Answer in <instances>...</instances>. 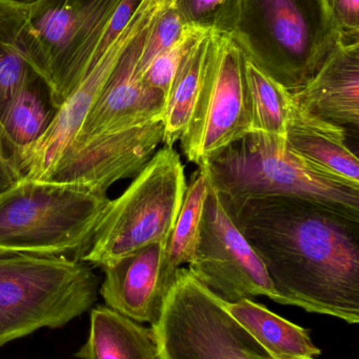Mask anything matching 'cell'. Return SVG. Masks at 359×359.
Listing matches in <instances>:
<instances>
[{"label":"cell","instance_id":"obj_14","mask_svg":"<svg viewBox=\"0 0 359 359\" xmlns=\"http://www.w3.org/2000/svg\"><path fill=\"white\" fill-rule=\"evenodd\" d=\"M293 102L337 126H359V43L339 44Z\"/></svg>","mask_w":359,"mask_h":359},{"label":"cell","instance_id":"obj_9","mask_svg":"<svg viewBox=\"0 0 359 359\" xmlns=\"http://www.w3.org/2000/svg\"><path fill=\"white\" fill-rule=\"evenodd\" d=\"M250 132L244 53L227 34L211 31L197 98L179 139L183 155L198 168L206 166Z\"/></svg>","mask_w":359,"mask_h":359},{"label":"cell","instance_id":"obj_3","mask_svg":"<svg viewBox=\"0 0 359 359\" xmlns=\"http://www.w3.org/2000/svg\"><path fill=\"white\" fill-rule=\"evenodd\" d=\"M110 198L84 186L21 177L0 191V257L84 255Z\"/></svg>","mask_w":359,"mask_h":359},{"label":"cell","instance_id":"obj_26","mask_svg":"<svg viewBox=\"0 0 359 359\" xmlns=\"http://www.w3.org/2000/svg\"><path fill=\"white\" fill-rule=\"evenodd\" d=\"M326 4L341 43H359V0H326Z\"/></svg>","mask_w":359,"mask_h":359},{"label":"cell","instance_id":"obj_24","mask_svg":"<svg viewBox=\"0 0 359 359\" xmlns=\"http://www.w3.org/2000/svg\"><path fill=\"white\" fill-rule=\"evenodd\" d=\"M238 0H177L175 8L187 25L228 34L233 25Z\"/></svg>","mask_w":359,"mask_h":359},{"label":"cell","instance_id":"obj_21","mask_svg":"<svg viewBox=\"0 0 359 359\" xmlns=\"http://www.w3.org/2000/svg\"><path fill=\"white\" fill-rule=\"evenodd\" d=\"M244 73L251 111V132L286 142V126L292 96L244 56Z\"/></svg>","mask_w":359,"mask_h":359},{"label":"cell","instance_id":"obj_19","mask_svg":"<svg viewBox=\"0 0 359 359\" xmlns=\"http://www.w3.org/2000/svg\"><path fill=\"white\" fill-rule=\"evenodd\" d=\"M209 194V179L204 168H198L185 188L181 211L172 232L164 245L162 272L173 284L177 270L189 265L195 257L204 215V203Z\"/></svg>","mask_w":359,"mask_h":359},{"label":"cell","instance_id":"obj_23","mask_svg":"<svg viewBox=\"0 0 359 359\" xmlns=\"http://www.w3.org/2000/svg\"><path fill=\"white\" fill-rule=\"evenodd\" d=\"M207 31L208 29L189 25L183 36L173 46L157 55L141 74V80L147 86L164 94L166 103L183 57L197 38Z\"/></svg>","mask_w":359,"mask_h":359},{"label":"cell","instance_id":"obj_11","mask_svg":"<svg viewBox=\"0 0 359 359\" xmlns=\"http://www.w3.org/2000/svg\"><path fill=\"white\" fill-rule=\"evenodd\" d=\"M162 140V119L100 133L71 143L40 181L84 186L107 194L116 182L134 178Z\"/></svg>","mask_w":359,"mask_h":359},{"label":"cell","instance_id":"obj_27","mask_svg":"<svg viewBox=\"0 0 359 359\" xmlns=\"http://www.w3.org/2000/svg\"><path fill=\"white\" fill-rule=\"evenodd\" d=\"M10 1L17 2V4H32V2L36 1V0H10Z\"/></svg>","mask_w":359,"mask_h":359},{"label":"cell","instance_id":"obj_4","mask_svg":"<svg viewBox=\"0 0 359 359\" xmlns=\"http://www.w3.org/2000/svg\"><path fill=\"white\" fill-rule=\"evenodd\" d=\"M202 168L227 203L303 198L359 219V186L329 176L266 135L250 133Z\"/></svg>","mask_w":359,"mask_h":359},{"label":"cell","instance_id":"obj_1","mask_svg":"<svg viewBox=\"0 0 359 359\" xmlns=\"http://www.w3.org/2000/svg\"><path fill=\"white\" fill-rule=\"evenodd\" d=\"M223 202L284 305L358 324L359 219L303 198Z\"/></svg>","mask_w":359,"mask_h":359},{"label":"cell","instance_id":"obj_7","mask_svg":"<svg viewBox=\"0 0 359 359\" xmlns=\"http://www.w3.org/2000/svg\"><path fill=\"white\" fill-rule=\"evenodd\" d=\"M185 168L173 147L158 149L118 198L110 200L80 261L107 265L168 241L185 196Z\"/></svg>","mask_w":359,"mask_h":359},{"label":"cell","instance_id":"obj_6","mask_svg":"<svg viewBox=\"0 0 359 359\" xmlns=\"http://www.w3.org/2000/svg\"><path fill=\"white\" fill-rule=\"evenodd\" d=\"M122 0H36L23 4L25 60L48 88L56 111L90 69Z\"/></svg>","mask_w":359,"mask_h":359},{"label":"cell","instance_id":"obj_10","mask_svg":"<svg viewBox=\"0 0 359 359\" xmlns=\"http://www.w3.org/2000/svg\"><path fill=\"white\" fill-rule=\"evenodd\" d=\"M188 269L226 303L267 297L284 305L263 261L228 212L210 180L200 240Z\"/></svg>","mask_w":359,"mask_h":359},{"label":"cell","instance_id":"obj_18","mask_svg":"<svg viewBox=\"0 0 359 359\" xmlns=\"http://www.w3.org/2000/svg\"><path fill=\"white\" fill-rule=\"evenodd\" d=\"M46 92V84L37 78L13 99L0 117L2 139L16 166L19 154L44 136L54 117Z\"/></svg>","mask_w":359,"mask_h":359},{"label":"cell","instance_id":"obj_25","mask_svg":"<svg viewBox=\"0 0 359 359\" xmlns=\"http://www.w3.org/2000/svg\"><path fill=\"white\" fill-rule=\"evenodd\" d=\"M189 25L185 22L175 6L160 15L145 33L137 67L139 75L157 55L173 46Z\"/></svg>","mask_w":359,"mask_h":359},{"label":"cell","instance_id":"obj_12","mask_svg":"<svg viewBox=\"0 0 359 359\" xmlns=\"http://www.w3.org/2000/svg\"><path fill=\"white\" fill-rule=\"evenodd\" d=\"M145 33L129 46L72 143L107 130L162 120L164 94L147 86L137 71Z\"/></svg>","mask_w":359,"mask_h":359},{"label":"cell","instance_id":"obj_15","mask_svg":"<svg viewBox=\"0 0 359 359\" xmlns=\"http://www.w3.org/2000/svg\"><path fill=\"white\" fill-rule=\"evenodd\" d=\"M344 126L320 119L292 100L286 126V147L329 176L359 186V162L346 143Z\"/></svg>","mask_w":359,"mask_h":359},{"label":"cell","instance_id":"obj_16","mask_svg":"<svg viewBox=\"0 0 359 359\" xmlns=\"http://www.w3.org/2000/svg\"><path fill=\"white\" fill-rule=\"evenodd\" d=\"M80 359H164L153 328L107 306L91 311L88 341L76 353Z\"/></svg>","mask_w":359,"mask_h":359},{"label":"cell","instance_id":"obj_17","mask_svg":"<svg viewBox=\"0 0 359 359\" xmlns=\"http://www.w3.org/2000/svg\"><path fill=\"white\" fill-rule=\"evenodd\" d=\"M226 307L273 359H315L322 353L308 329L285 320L252 299L226 303Z\"/></svg>","mask_w":359,"mask_h":359},{"label":"cell","instance_id":"obj_22","mask_svg":"<svg viewBox=\"0 0 359 359\" xmlns=\"http://www.w3.org/2000/svg\"><path fill=\"white\" fill-rule=\"evenodd\" d=\"M23 4L0 0V117L13 99L34 80L20 43Z\"/></svg>","mask_w":359,"mask_h":359},{"label":"cell","instance_id":"obj_13","mask_svg":"<svg viewBox=\"0 0 359 359\" xmlns=\"http://www.w3.org/2000/svg\"><path fill=\"white\" fill-rule=\"evenodd\" d=\"M164 245H147L101 267L105 306L139 324H157L173 285L162 272Z\"/></svg>","mask_w":359,"mask_h":359},{"label":"cell","instance_id":"obj_8","mask_svg":"<svg viewBox=\"0 0 359 359\" xmlns=\"http://www.w3.org/2000/svg\"><path fill=\"white\" fill-rule=\"evenodd\" d=\"M152 328L164 359H273L188 268L177 271Z\"/></svg>","mask_w":359,"mask_h":359},{"label":"cell","instance_id":"obj_2","mask_svg":"<svg viewBox=\"0 0 359 359\" xmlns=\"http://www.w3.org/2000/svg\"><path fill=\"white\" fill-rule=\"evenodd\" d=\"M227 35L290 92L308 83L341 43L326 0H238Z\"/></svg>","mask_w":359,"mask_h":359},{"label":"cell","instance_id":"obj_20","mask_svg":"<svg viewBox=\"0 0 359 359\" xmlns=\"http://www.w3.org/2000/svg\"><path fill=\"white\" fill-rule=\"evenodd\" d=\"M211 31H207L192 44L175 76L166 103L162 143L173 147L185 134L191 119L210 46Z\"/></svg>","mask_w":359,"mask_h":359},{"label":"cell","instance_id":"obj_5","mask_svg":"<svg viewBox=\"0 0 359 359\" xmlns=\"http://www.w3.org/2000/svg\"><path fill=\"white\" fill-rule=\"evenodd\" d=\"M98 278L67 257H0V348L42 328H60L92 309Z\"/></svg>","mask_w":359,"mask_h":359}]
</instances>
